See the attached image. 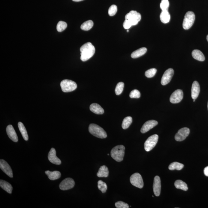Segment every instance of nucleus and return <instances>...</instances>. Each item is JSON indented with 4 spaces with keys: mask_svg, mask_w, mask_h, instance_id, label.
<instances>
[{
    "mask_svg": "<svg viewBox=\"0 0 208 208\" xmlns=\"http://www.w3.org/2000/svg\"><path fill=\"white\" fill-rule=\"evenodd\" d=\"M81 52L80 59L83 62H86L92 58L95 53V48L90 42L83 45L80 49Z\"/></svg>",
    "mask_w": 208,
    "mask_h": 208,
    "instance_id": "nucleus-1",
    "label": "nucleus"
},
{
    "mask_svg": "<svg viewBox=\"0 0 208 208\" xmlns=\"http://www.w3.org/2000/svg\"><path fill=\"white\" fill-rule=\"evenodd\" d=\"M192 56L194 59L200 62H203L205 59L204 55L203 53L199 50H195L193 51Z\"/></svg>",
    "mask_w": 208,
    "mask_h": 208,
    "instance_id": "nucleus-22",
    "label": "nucleus"
},
{
    "mask_svg": "<svg viewBox=\"0 0 208 208\" xmlns=\"http://www.w3.org/2000/svg\"><path fill=\"white\" fill-rule=\"evenodd\" d=\"M146 51L147 49L146 47H141L133 52L131 54V57L134 59L139 58L146 53Z\"/></svg>",
    "mask_w": 208,
    "mask_h": 208,
    "instance_id": "nucleus-23",
    "label": "nucleus"
},
{
    "mask_svg": "<svg viewBox=\"0 0 208 208\" xmlns=\"http://www.w3.org/2000/svg\"><path fill=\"white\" fill-rule=\"evenodd\" d=\"M7 134L10 139L15 142L18 141V137L16 134L15 130L12 125H9L6 128Z\"/></svg>",
    "mask_w": 208,
    "mask_h": 208,
    "instance_id": "nucleus-17",
    "label": "nucleus"
},
{
    "mask_svg": "<svg viewBox=\"0 0 208 208\" xmlns=\"http://www.w3.org/2000/svg\"><path fill=\"white\" fill-rule=\"evenodd\" d=\"M158 139V136L157 134H153L149 137L144 144V148L146 151L149 152L153 149L157 144Z\"/></svg>",
    "mask_w": 208,
    "mask_h": 208,
    "instance_id": "nucleus-7",
    "label": "nucleus"
},
{
    "mask_svg": "<svg viewBox=\"0 0 208 208\" xmlns=\"http://www.w3.org/2000/svg\"><path fill=\"white\" fill-rule=\"evenodd\" d=\"M125 147L122 145H118L114 147L111 152V157L118 162L122 161L125 155Z\"/></svg>",
    "mask_w": 208,
    "mask_h": 208,
    "instance_id": "nucleus-2",
    "label": "nucleus"
},
{
    "mask_svg": "<svg viewBox=\"0 0 208 208\" xmlns=\"http://www.w3.org/2000/svg\"><path fill=\"white\" fill-rule=\"evenodd\" d=\"M157 70L155 68H152L147 70L145 73V75L148 78H151L155 75Z\"/></svg>",
    "mask_w": 208,
    "mask_h": 208,
    "instance_id": "nucleus-34",
    "label": "nucleus"
},
{
    "mask_svg": "<svg viewBox=\"0 0 208 208\" xmlns=\"http://www.w3.org/2000/svg\"><path fill=\"white\" fill-rule=\"evenodd\" d=\"M60 85L62 92H73L77 87V84L74 81L69 80H62Z\"/></svg>",
    "mask_w": 208,
    "mask_h": 208,
    "instance_id": "nucleus-4",
    "label": "nucleus"
},
{
    "mask_svg": "<svg viewBox=\"0 0 208 208\" xmlns=\"http://www.w3.org/2000/svg\"><path fill=\"white\" fill-rule=\"evenodd\" d=\"M45 173L48 176L49 179L52 180L59 179L61 176V173L58 171L51 172V171L47 170L46 171Z\"/></svg>",
    "mask_w": 208,
    "mask_h": 208,
    "instance_id": "nucleus-20",
    "label": "nucleus"
},
{
    "mask_svg": "<svg viewBox=\"0 0 208 208\" xmlns=\"http://www.w3.org/2000/svg\"><path fill=\"white\" fill-rule=\"evenodd\" d=\"M195 100H194V102H195Z\"/></svg>",
    "mask_w": 208,
    "mask_h": 208,
    "instance_id": "nucleus-44",
    "label": "nucleus"
},
{
    "mask_svg": "<svg viewBox=\"0 0 208 208\" xmlns=\"http://www.w3.org/2000/svg\"><path fill=\"white\" fill-rule=\"evenodd\" d=\"M48 158L53 164L59 165L62 163L61 160L56 155V151L54 148H52L48 153Z\"/></svg>",
    "mask_w": 208,
    "mask_h": 208,
    "instance_id": "nucleus-14",
    "label": "nucleus"
},
{
    "mask_svg": "<svg viewBox=\"0 0 208 208\" xmlns=\"http://www.w3.org/2000/svg\"><path fill=\"white\" fill-rule=\"evenodd\" d=\"M140 96V93L139 91L137 89H134L132 91L130 94V97L131 98H139Z\"/></svg>",
    "mask_w": 208,
    "mask_h": 208,
    "instance_id": "nucleus-37",
    "label": "nucleus"
},
{
    "mask_svg": "<svg viewBox=\"0 0 208 208\" xmlns=\"http://www.w3.org/2000/svg\"><path fill=\"white\" fill-rule=\"evenodd\" d=\"M132 122V118L131 116H127L124 119L122 122V127L123 129H125L128 128L129 126Z\"/></svg>",
    "mask_w": 208,
    "mask_h": 208,
    "instance_id": "nucleus-30",
    "label": "nucleus"
},
{
    "mask_svg": "<svg viewBox=\"0 0 208 208\" xmlns=\"http://www.w3.org/2000/svg\"><path fill=\"white\" fill-rule=\"evenodd\" d=\"M67 27V24L64 21H60L57 25V31L59 32H62L64 31Z\"/></svg>",
    "mask_w": 208,
    "mask_h": 208,
    "instance_id": "nucleus-31",
    "label": "nucleus"
},
{
    "mask_svg": "<svg viewBox=\"0 0 208 208\" xmlns=\"http://www.w3.org/2000/svg\"><path fill=\"white\" fill-rule=\"evenodd\" d=\"M161 180L159 176H155L153 184V190L155 195L159 196L161 191Z\"/></svg>",
    "mask_w": 208,
    "mask_h": 208,
    "instance_id": "nucleus-16",
    "label": "nucleus"
},
{
    "mask_svg": "<svg viewBox=\"0 0 208 208\" xmlns=\"http://www.w3.org/2000/svg\"><path fill=\"white\" fill-rule=\"evenodd\" d=\"M195 20V15L192 11H188L184 16L183 27L184 29L188 30L191 28Z\"/></svg>",
    "mask_w": 208,
    "mask_h": 208,
    "instance_id": "nucleus-5",
    "label": "nucleus"
},
{
    "mask_svg": "<svg viewBox=\"0 0 208 208\" xmlns=\"http://www.w3.org/2000/svg\"><path fill=\"white\" fill-rule=\"evenodd\" d=\"M160 19L161 22L164 24H166L169 22L170 19V16L168 10L162 11L160 15Z\"/></svg>",
    "mask_w": 208,
    "mask_h": 208,
    "instance_id": "nucleus-25",
    "label": "nucleus"
},
{
    "mask_svg": "<svg viewBox=\"0 0 208 208\" xmlns=\"http://www.w3.org/2000/svg\"><path fill=\"white\" fill-rule=\"evenodd\" d=\"M93 21L92 20H88L84 22L81 25V29L86 31L89 30L93 27Z\"/></svg>",
    "mask_w": 208,
    "mask_h": 208,
    "instance_id": "nucleus-29",
    "label": "nucleus"
},
{
    "mask_svg": "<svg viewBox=\"0 0 208 208\" xmlns=\"http://www.w3.org/2000/svg\"><path fill=\"white\" fill-rule=\"evenodd\" d=\"M124 87V83L123 82L118 83L115 88L116 94L117 95H120L123 92Z\"/></svg>",
    "mask_w": 208,
    "mask_h": 208,
    "instance_id": "nucleus-32",
    "label": "nucleus"
},
{
    "mask_svg": "<svg viewBox=\"0 0 208 208\" xmlns=\"http://www.w3.org/2000/svg\"><path fill=\"white\" fill-rule=\"evenodd\" d=\"M125 19L126 20H128L132 26H135L137 25L139 22L140 21L141 16L136 11H131L126 15Z\"/></svg>",
    "mask_w": 208,
    "mask_h": 208,
    "instance_id": "nucleus-6",
    "label": "nucleus"
},
{
    "mask_svg": "<svg viewBox=\"0 0 208 208\" xmlns=\"http://www.w3.org/2000/svg\"><path fill=\"white\" fill-rule=\"evenodd\" d=\"M204 173L206 176H208V166L206 167L204 169Z\"/></svg>",
    "mask_w": 208,
    "mask_h": 208,
    "instance_id": "nucleus-40",
    "label": "nucleus"
},
{
    "mask_svg": "<svg viewBox=\"0 0 208 208\" xmlns=\"http://www.w3.org/2000/svg\"><path fill=\"white\" fill-rule=\"evenodd\" d=\"M0 186L3 189L5 190L9 194H11L13 191V188L11 185L5 180H0Z\"/></svg>",
    "mask_w": 208,
    "mask_h": 208,
    "instance_id": "nucleus-21",
    "label": "nucleus"
},
{
    "mask_svg": "<svg viewBox=\"0 0 208 208\" xmlns=\"http://www.w3.org/2000/svg\"><path fill=\"white\" fill-rule=\"evenodd\" d=\"M175 186L176 188L180 189L184 191H187L188 189L187 184L181 180H176L175 182Z\"/></svg>",
    "mask_w": 208,
    "mask_h": 208,
    "instance_id": "nucleus-27",
    "label": "nucleus"
},
{
    "mask_svg": "<svg viewBox=\"0 0 208 208\" xmlns=\"http://www.w3.org/2000/svg\"><path fill=\"white\" fill-rule=\"evenodd\" d=\"M174 70L172 68L167 69L162 77L161 83L162 85H165L169 83L173 76Z\"/></svg>",
    "mask_w": 208,
    "mask_h": 208,
    "instance_id": "nucleus-10",
    "label": "nucleus"
},
{
    "mask_svg": "<svg viewBox=\"0 0 208 208\" xmlns=\"http://www.w3.org/2000/svg\"><path fill=\"white\" fill-rule=\"evenodd\" d=\"M207 107H208V105H207Z\"/></svg>",
    "mask_w": 208,
    "mask_h": 208,
    "instance_id": "nucleus-45",
    "label": "nucleus"
},
{
    "mask_svg": "<svg viewBox=\"0 0 208 208\" xmlns=\"http://www.w3.org/2000/svg\"><path fill=\"white\" fill-rule=\"evenodd\" d=\"M75 182L71 178H68L65 179L59 185V188L62 190L70 189L74 187Z\"/></svg>",
    "mask_w": 208,
    "mask_h": 208,
    "instance_id": "nucleus-12",
    "label": "nucleus"
},
{
    "mask_svg": "<svg viewBox=\"0 0 208 208\" xmlns=\"http://www.w3.org/2000/svg\"><path fill=\"white\" fill-rule=\"evenodd\" d=\"M206 39H207V41L208 42V35H207V36H206Z\"/></svg>",
    "mask_w": 208,
    "mask_h": 208,
    "instance_id": "nucleus-42",
    "label": "nucleus"
},
{
    "mask_svg": "<svg viewBox=\"0 0 208 208\" xmlns=\"http://www.w3.org/2000/svg\"><path fill=\"white\" fill-rule=\"evenodd\" d=\"M184 167V165L183 164H180L177 162H174L171 163L168 167V168L171 170H182Z\"/></svg>",
    "mask_w": 208,
    "mask_h": 208,
    "instance_id": "nucleus-28",
    "label": "nucleus"
},
{
    "mask_svg": "<svg viewBox=\"0 0 208 208\" xmlns=\"http://www.w3.org/2000/svg\"><path fill=\"white\" fill-rule=\"evenodd\" d=\"M90 111L97 115H102L104 113V110L99 104L92 103L89 107Z\"/></svg>",
    "mask_w": 208,
    "mask_h": 208,
    "instance_id": "nucleus-19",
    "label": "nucleus"
},
{
    "mask_svg": "<svg viewBox=\"0 0 208 208\" xmlns=\"http://www.w3.org/2000/svg\"><path fill=\"white\" fill-rule=\"evenodd\" d=\"M131 24V23L128 21V20H125V21L124 22L123 24V28L126 29H128L129 28H131L132 26Z\"/></svg>",
    "mask_w": 208,
    "mask_h": 208,
    "instance_id": "nucleus-39",
    "label": "nucleus"
},
{
    "mask_svg": "<svg viewBox=\"0 0 208 208\" xmlns=\"http://www.w3.org/2000/svg\"><path fill=\"white\" fill-rule=\"evenodd\" d=\"M127 32H129L128 29H127Z\"/></svg>",
    "mask_w": 208,
    "mask_h": 208,
    "instance_id": "nucleus-43",
    "label": "nucleus"
},
{
    "mask_svg": "<svg viewBox=\"0 0 208 208\" xmlns=\"http://www.w3.org/2000/svg\"><path fill=\"white\" fill-rule=\"evenodd\" d=\"M200 92V87L197 81L193 82L191 89V96L193 100H196L198 97Z\"/></svg>",
    "mask_w": 208,
    "mask_h": 208,
    "instance_id": "nucleus-18",
    "label": "nucleus"
},
{
    "mask_svg": "<svg viewBox=\"0 0 208 208\" xmlns=\"http://www.w3.org/2000/svg\"><path fill=\"white\" fill-rule=\"evenodd\" d=\"M18 126L23 138L25 140L28 141L29 139L28 135L24 125L22 122H20L18 123Z\"/></svg>",
    "mask_w": 208,
    "mask_h": 208,
    "instance_id": "nucleus-26",
    "label": "nucleus"
},
{
    "mask_svg": "<svg viewBox=\"0 0 208 208\" xmlns=\"http://www.w3.org/2000/svg\"><path fill=\"white\" fill-rule=\"evenodd\" d=\"M183 96L182 90L181 89H177L171 95L170 98V102L173 104L180 103L182 100Z\"/></svg>",
    "mask_w": 208,
    "mask_h": 208,
    "instance_id": "nucleus-9",
    "label": "nucleus"
},
{
    "mask_svg": "<svg viewBox=\"0 0 208 208\" xmlns=\"http://www.w3.org/2000/svg\"><path fill=\"white\" fill-rule=\"evenodd\" d=\"M0 168L3 172L11 178L13 176V170L7 162L4 160H0Z\"/></svg>",
    "mask_w": 208,
    "mask_h": 208,
    "instance_id": "nucleus-13",
    "label": "nucleus"
},
{
    "mask_svg": "<svg viewBox=\"0 0 208 208\" xmlns=\"http://www.w3.org/2000/svg\"><path fill=\"white\" fill-rule=\"evenodd\" d=\"M169 6V2L168 0H161L160 7L162 11L168 10Z\"/></svg>",
    "mask_w": 208,
    "mask_h": 208,
    "instance_id": "nucleus-35",
    "label": "nucleus"
},
{
    "mask_svg": "<svg viewBox=\"0 0 208 208\" xmlns=\"http://www.w3.org/2000/svg\"><path fill=\"white\" fill-rule=\"evenodd\" d=\"M130 181L132 185L138 188H142L143 187L144 183L142 176L138 173H136L131 175L130 178Z\"/></svg>",
    "mask_w": 208,
    "mask_h": 208,
    "instance_id": "nucleus-8",
    "label": "nucleus"
},
{
    "mask_svg": "<svg viewBox=\"0 0 208 208\" xmlns=\"http://www.w3.org/2000/svg\"><path fill=\"white\" fill-rule=\"evenodd\" d=\"M109 175V170L108 167L105 165L102 166L97 173V175L99 177H107Z\"/></svg>",
    "mask_w": 208,
    "mask_h": 208,
    "instance_id": "nucleus-24",
    "label": "nucleus"
},
{
    "mask_svg": "<svg viewBox=\"0 0 208 208\" xmlns=\"http://www.w3.org/2000/svg\"><path fill=\"white\" fill-rule=\"evenodd\" d=\"M72 1H74V2H80V1H84V0H72Z\"/></svg>",
    "mask_w": 208,
    "mask_h": 208,
    "instance_id": "nucleus-41",
    "label": "nucleus"
},
{
    "mask_svg": "<svg viewBox=\"0 0 208 208\" xmlns=\"http://www.w3.org/2000/svg\"><path fill=\"white\" fill-rule=\"evenodd\" d=\"M89 131L91 134L98 138H105L107 137V133L104 129L95 124L89 125Z\"/></svg>",
    "mask_w": 208,
    "mask_h": 208,
    "instance_id": "nucleus-3",
    "label": "nucleus"
},
{
    "mask_svg": "<svg viewBox=\"0 0 208 208\" xmlns=\"http://www.w3.org/2000/svg\"><path fill=\"white\" fill-rule=\"evenodd\" d=\"M158 124L157 121L154 120H149L145 122L141 129V133L145 134L157 126Z\"/></svg>",
    "mask_w": 208,
    "mask_h": 208,
    "instance_id": "nucleus-15",
    "label": "nucleus"
},
{
    "mask_svg": "<svg viewBox=\"0 0 208 208\" xmlns=\"http://www.w3.org/2000/svg\"><path fill=\"white\" fill-rule=\"evenodd\" d=\"M190 131L189 129L185 127L180 129L175 135V140L178 141L184 140L188 136Z\"/></svg>",
    "mask_w": 208,
    "mask_h": 208,
    "instance_id": "nucleus-11",
    "label": "nucleus"
},
{
    "mask_svg": "<svg viewBox=\"0 0 208 208\" xmlns=\"http://www.w3.org/2000/svg\"><path fill=\"white\" fill-rule=\"evenodd\" d=\"M117 11V7L115 5H111L108 10V14L110 16H113L115 15Z\"/></svg>",
    "mask_w": 208,
    "mask_h": 208,
    "instance_id": "nucleus-36",
    "label": "nucleus"
},
{
    "mask_svg": "<svg viewBox=\"0 0 208 208\" xmlns=\"http://www.w3.org/2000/svg\"><path fill=\"white\" fill-rule=\"evenodd\" d=\"M98 187L99 189L103 193H104L107 190V184L102 180H99L98 182Z\"/></svg>",
    "mask_w": 208,
    "mask_h": 208,
    "instance_id": "nucleus-33",
    "label": "nucleus"
},
{
    "mask_svg": "<svg viewBox=\"0 0 208 208\" xmlns=\"http://www.w3.org/2000/svg\"><path fill=\"white\" fill-rule=\"evenodd\" d=\"M115 206L117 208H128L129 206L127 203L122 201H118L115 204Z\"/></svg>",
    "mask_w": 208,
    "mask_h": 208,
    "instance_id": "nucleus-38",
    "label": "nucleus"
}]
</instances>
